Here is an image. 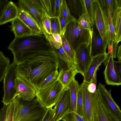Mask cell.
I'll list each match as a JSON object with an SVG mask.
<instances>
[{
  "mask_svg": "<svg viewBox=\"0 0 121 121\" xmlns=\"http://www.w3.org/2000/svg\"><path fill=\"white\" fill-rule=\"evenodd\" d=\"M13 62L17 65V77L30 83L36 91L48 77L58 71L59 60L49 43L28 50L19 55Z\"/></svg>",
  "mask_w": 121,
  "mask_h": 121,
  "instance_id": "6da1fadb",
  "label": "cell"
},
{
  "mask_svg": "<svg viewBox=\"0 0 121 121\" xmlns=\"http://www.w3.org/2000/svg\"><path fill=\"white\" fill-rule=\"evenodd\" d=\"M49 41L43 34L15 37L8 47L15 58L21 53L38 46L48 44Z\"/></svg>",
  "mask_w": 121,
  "mask_h": 121,
  "instance_id": "7a4b0ae2",
  "label": "cell"
},
{
  "mask_svg": "<svg viewBox=\"0 0 121 121\" xmlns=\"http://www.w3.org/2000/svg\"><path fill=\"white\" fill-rule=\"evenodd\" d=\"M64 35L74 51L81 44L90 43V30L82 27L77 19L67 25Z\"/></svg>",
  "mask_w": 121,
  "mask_h": 121,
  "instance_id": "3957f363",
  "label": "cell"
},
{
  "mask_svg": "<svg viewBox=\"0 0 121 121\" xmlns=\"http://www.w3.org/2000/svg\"><path fill=\"white\" fill-rule=\"evenodd\" d=\"M17 96L13 121H23L35 113L47 109L36 97L29 101Z\"/></svg>",
  "mask_w": 121,
  "mask_h": 121,
  "instance_id": "277c9868",
  "label": "cell"
},
{
  "mask_svg": "<svg viewBox=\"0 0 121 121\" xmlns=\"http://www.w3.org/2000/svg\"><path fill=\"white\" fill-rule=\"evenodd\" d=\"M64 89L57 80L50 86L37 91L36 97L47 109L53 107L59 99Z\"/></svg>",
  "mask_w": 121,
  "mask_h": 121,
  "instance_id": "5b68a950",
  "label": "cell"
},
{
  "mask_svg": "<svg viewBox=\"0 0 121 121\" xmlns=\"http://www.w3.org/2000/svg\"><path fill=\"white\" fill-rule=\"evenodd\" d=\"M17 66L13 62L10 64L3 79L4 94L2 102L4 105H8L16 97Z\"/></svg>",
  "mask_w": 121,
  "mask_h": 121,
  "instance_id": "8992f818",
  "label": "cell"
},
{
  "mask_svg": "<svg viewBox=\"0 0 121 121\" xmlns=\"http://www.w3.org/2000/svg\"><path fill=\"white\" fill-rule=\"evenodd\" d=\"M94 104L93 121H121V118L111 110L101 98L97 90L94 93Z\"/></svg>",
  "mask_w": 121,
  "mask_h": 121,
  "instance_id": "52a82bcc",
  "label": "cell"
},
{
  "mask_svg": "<svg viewBox=\"0 0 121 121\" xmlns=\"http://www.w3.org/2000/svg\"><path fill=\"white\" fill-rule=\"evenodd\" d=\"M90 43H84L78 46L75 51V66L78 73L83 76L92 58L90 53Z\"/></svg>",
  "mask_w": 121,
  "mask_h": 121,
  "instance_id": "ba28073f",
  "label": "cell"
},
{
  "mask_svg": "<svg viewBox=\"0 0 121 121\" xmlns=\"http://www.w3.org/2000/svg\"><path fill=\"white\" fill-rule=\"evenodd\" d=\"M54 121H60L71 111L70 94L68 87L64 88L55 105Z\"/></svg>",
  "mask_w": 121,
  "mask_h": 121,
  "instance_id": "9c48e42d",
  "label": "cell"
},
{
  "mask_svg": "<svg viewBox=\"0 0 121 121\" xmlns=\"http://www.w3.org/2000/svg\"><path fill=\"white\" fill-rule=\"evenodd\" d=\"M94 24L90 30V53L92 58L106 52L108 46L107 41L102 38Z\"/></svg>",
  "mask_w": 121,
  "mask_h": 121,
  "instance_id": "30bf717a",
  "label": "cell"
},
{
  "mask_svg": "<svg viewBox=\"0 0 121 121\" xmlns=\"http://www.w3.org/2000/svg\"><path fill=\"white\" fill-rule=\"evenodd\" d=\"M19 9L28 13L36 22L48 39V36L44 30L42 22L43 11L35 5L30 0H19L17 3Z\"/></svg>",
  "mask_w": 121,
  "mask_h": 121,
  "instance_id": "8fae6325",
  "label": "cell"
},
{
  "mask_svg": "<svg viewBox=\"0 0 121 121\" xmlns=\"http://www.w3.org/2000/svg\"><path fill=\"white\" fill-rule=\"evenodd\" d=\"M94 2L95 24L101 37L107 40V16L105 9L99 0H94Z\"/></svg>",
  "mask_w": 121,
  "mask_h": 121,
  "instance_id": "7c38bea8",
  "label": "cell"
},
{
  "mask_svg": "<svg viewBox=\"0 0 121 121\" xmlns=\"http://www.w3.org/2000/svg\"><path fill=\"white\" fill-rule=\"evenodd\" d=\"M83 93V115L85 121H93L94 112V93L90 92L87 89L88 84L83 82L81 84Z\"/></svg>",
  "mask_w": 121,
  "mask_h": 121,
  "instance_id": "4fadbf2b",
  "label": "cell"
},
{
  "mask_svg": "<svg viewBox=\"0 0 121 121\" xmlns=\"http://www.w3.org/2000/svg\"><path fill=\"white\" fill-rule=\"evenodd\" d=\"M16 96L18 95L23 99L29 101L36 97V90L29 82L22 78L17 77L15 82Z\"/></svg>",
  "mask_w": 121,
  "mask_h": 121,
  "instance_id": "5bb4252c",
  "label": "cell"
},
{
  "mask_svg": "<svg viewBox=\"0 0 121 121\" xmlns=\"http://www.w3.org/2000/svg\"><path fill=\"white\" fill-rule=\"evenodd\" d=\"M108 53L105 52L92 58L91 61L83 77V82L88 84L92 82L96 83V73L102 63L106 60Z\"/></svg>",
  "mask_w": 121,
  "mask_h": 121,
  "instance_id": "9a60e30c",
  "label": "cell"
},
{
  "mask_svg": "<svg viewBox=\"0 0 121 121\" xmlns=\"http://www.w3.org/2000/svg\"><path fill=\"white\" fill-rule=\"evenodd\" d=\"M106 60L104 62L105 66L104 74L105 82L107 85L119 86L121 84V78L117 74L114 65L112 56L108 53Z\"/></svg>",
  "mask_w": 121,
  "mask_h": 121,
  "instance_id": "2e32d148",
  "label": "cell"
},
{
  "mask_svg": "<svg viewBox=\"0 0 121 121\" xmlns=\"http://www.w3.org/2000/svg\"><path fill=\"white\" fill-rule=\"evenodd\" d=\"M100 97L109 108L120 118H121V111L119 107L113 99L111 94V90L108 91L105 85L99 83L97 89Z\"/></svg>",
  "mask_w": 121,
  "mask_h": 121,
  "instance_id": "e0dca14e",
  "label": "cell"
},
{
  "mask_svg": "<svg viewBox=\"0 0 121 121\" xmlns=\"http://www.w3.org/2000/svg\"><path fill=\"white\" fill-rule=\"evenodd\" d=\"M11 30L15 37L19 38L35 35L32 31L19 18L17 17L11 21Z\"/></svg>",
  "mask_w": 121,
  "mask_h": 121,
  "instance_id": "ac0fdd59",
  "label": "cell"
},
{
  "mask_svg": "<svg viewBox=\"0 0 121 121\" xmlns=\"http://www.w3.org/2000/svg\"><path fill=\"white\" fill-rule=\"evenodd\" d=\"M78 73L75 65L66 70H60L57 77L58 80L62 84L64 89L68 87Z\"/></svg>",
  "mask_w": 121,
  "mask_h": 121,
  "instance_id": "d6986e66",
  "label": "cell"
},
{
  "mask_svg": "<svg viewBox=\"0 0 121 121\" xmlns=\"http://www.w3.org/2000/svg\"><path fill=\"white\" fill-rule=\"evenodd\" d=\"M18 17L32 31L34 34H43L38 24L27 12L18 9Z\"/></svg>",
  "mask_w": 121,
  "mask_h": 121,
  "instance_id": "ffe728a7",
  "label": "cell"
},
{
  "mask_svg": "<svg viewBox=\"0 0 121 121\" xmlns=\"http://www.w3.org/2000/svg\"><path fill=\"white\" fill-rule=\"evenodd\" d=\"M18 9L13 2L9 1L0 21V25L4 24L18 17Z\"/></svg>",
  "mask_w": 121,
  "mask_h": 121,
  "instance_id": "44dd1931",
  "label": "cell"
},
{
  "mask_svg": "<svg viewBox=\"0 0 121 121\" xmlns=\"http://www.w3.org/2000/svg\"><path fill=\"white\" fill-rule=\"evenodd\" d=\"M121 7H118L114 13L112 20L115 36V42L118 44L121 41Z\"/></svg>",
  "mask_w": 121,
  "mask_h": 121,
  "instance_id": "7402d4cb",
  "label": "cell"
},
{
  "mask_svg": "<svg viewBox=\"0 0 121 121\" xmlns=\"http://www.w3.org/2000/svg\"><path fill=\"white\" fill-rule=\"evenodd\" d=\"M69 91L71 106V111L76 112L77 93L79 85L75 78L68 87Z\"/></svg>",
  "mask_w": 121,
  "mask_h": 121,
  "instance_id": "603a6c76",
  "label": "cell"
},
{
  "mask_svg": "<svg viewBox=\"0 0 121 121\" xmlns=\"http://www.w3.org/2000/svg\"><path fill=\"white\" fill-rule=\"evenodd\" d=\"M67 1L72 11L79 17L85 13L83 0H70Z\"/></svg>",
  "mask_w": 121,
  "mask_h": 121,
  "instance_id": "cb8c5ba5",
  "label": "cell"
},
{
  "mask_svg": "<svg viewBox=\"0 0 121 121\" xmlns=\"http://www.w3.org/2000/svg\"><path fill=\"white\" fill-rule=\"evenodd\" d=\"M99 1L105 9L107 16L109 13L113 18L115 11L119 7H121L117 0H100Z\"/></svg>",
  "mask_w": 121,
  "mask_h": 121,
  "instance_id": "d4e9b609",
  "label": "cell"
},
{
  "mask_svg": "<svg viewBox=\"0 0 121 121\" xmlns=\"http://www.w3.org/2000/svg\"><path fill=\"white\" fill-rule=\"evenodd\" d=\"M107 16V26L106 35L107 44L108 46L112 42H115V36L112 17L109 13L108 14Z\"/></svg>",
  "mask_w": 121,
  "mask_h": 121,
  "instance_id": "484cf974",
  "label": "cell"
},
{
  "mask_svg": "<svg viewBox=\"0 0 121 121\" xmlns=\"http://www.w3.org/2000/svg\"><path fill=\"white\" fill-rule=\"evenodd\" d=\"M85 13L90 23L93 25L94 24L95 7L94 0H83Z\"/></svg>",
  "mask_w": 121,
  "mask_h": 121,
  "instance_id": "4316f807",
  "label": "cell"
},
{
  "mask_svg": "<svg viewBox=\"0 0 121 121\" xmlns=\"http://www.w3.org/2000/svg\"><path fill=\"white\" fill-rule=\"evenodd\" d=\"M54 49L56 52L59 60L62 61L66 65L68 69L74 65L72 61L64 51L62 46L58 49Z\"/></svg>",
  "mask_w": 121,
  "mask_h": 121,
  "instance_id": "83f0119b",
  "label": "cell"
},
{
  "mask_svg": "<svg viewBox=\"0 0 121 121\" xmlns=\"http://www.w3.org/2000/svg\"><path fill=\"white\" fill-rule=\"evenodd\" d=\"M10 63L9 59L0 51V82L3 79Z\"/></svg>",
  "mask_w": 121,
  "mask_h": 121,
  "instance_id": "f1b7e54d",
  "label": "cell"
},
{
  "mask_svg": "<svg viewBox=\"0 0 121 121\" xmlns=\"http://www.w3.org/2000/svg\"><path fill=\"white\" fill-rule=\"evenodd\" d=\"M62 39V46L64 51L70 58L75 65V52L73 49L64 35H60Z\"/></svg>",
  "mask_w": 121,
  "mask_h": 121,
  "instance_id": "f546056e",
  "label": "cell"
},
{
  "mask_svg": "<svg viewBox=\"0 0 121 121\" xmlns=\"http://www.w3.org/2000/svg\"><path fill=\"white\" fill-rule=\"evenodd\" d=\"M60 15L65 19L67 24L69 22L77 19L71 14L66 1L65 0H62Z\"/></svg>",
  "mask_w": 121,
  "mask_h": 121,
  "instance_id": "4dcf8cb0",
  "label": "cell"
},
{
  "mask_svg": "<svg viewBox=\"0 0 121 121\" xmlns=\"http://www.w3.org/2000/svg\"><path fill=\"white\" fill-rule=\"evenodd\" d=\"M51 34H55L61 35V27L58 17H50Z\"/></svg>",
  "mask_w": 121,
  "mask_h": 121,
  "instance_id": "1f68e13d",
  "label": "cell"
},
{
  "mask_svg": "<svg viewBox=\"0 0 121 121\" xmlns=\"http://www.w3.org/2000/svg\"><path fill=\"white\" fill-rule=\"evenodd\" d=\"M17 100V96L7 105L5 121H13L14 116Z\"/></svg>",
  "mask_w": 121,
  "mask_h": 121,
  "instance_id": "d6a6232c",
  "label": "cell"
},
{
  "mask_svg": "<svg viewBox=\"0 0 121 121\" xmlns=\"http://www.w3.org/2000/svg\"><path fill=\"white\" fill-rule=\"evenodd\" d=\"M76 112L82 117L83 115V93L82 85L79 87L77 93Z\"/></svg>",
  "mask_w": 121,
  "mask_h": 121,
  "instance_id": "836d02e7",
  "label": "cell"
},
{
  "mask_svg": "<svg viewBox=\"0 0 121 121\" xmlns=\"http://www.w3.org/2000/svg\"><path fill=\"white\" fill-rule=\"evenodd\" d=\"M58 74L57 71L47 77L41 84L38 90L48 86L54 83L58 80Z\"/></svg>",
  "mask_w": 121,
  "mask_h": 121,
  "instance_id": "e575fe53",
  "label": "cell"
},
{
  "mask_svg": "<svg viewBox=\"0 0 121 121\" xmlns=\"http://www.w3.org/2000/svg\"><path fill=\"white\" fill-rule=\"evenodd\" d=\"M43 15L42 19L43 27L48 36L51 35V32L50 17L47 13L44 11L42 12Z\"/></svg>",
  "mask_w": 121,
  "mask_h": 121,
  "instance_id": "d590c367",
  "label": "cell"
},
{
  "mask_svg": "<svg viewBox=\"0 0 121 121\" xmlns=\"http://www.w3.org/2000/svg\"><path fill=\"white\" fill-rule=\"evenodd\" d=\"M77 22L78 24L84 29L90 30L93 26L90 23L85 13L80 17Z\"/></svg>",
  "mask_w": 121,
  "mask_h": 121,
  "instance_id": "8d00e7d4",
  "label": "cell"
},
{
  "mask_svg": "<svg viewBox=\"0 0 121 121\" xmlns=\"http://www.w3.org/2000/svg\"><path fill=\"white\" fill-rule=\"evenodd\" d=\"M62 120V121H85L83 118L76 112L71 111Z\"/></svg>",
  "mask_w": 121,
  "mask_h": 121,
  "instance_id": "74e56055",
  "label": "cell"
},
{
  "mask_svg": "<svg viewBox=\"0 0 121 121\" xmlns=\"http://www.w3.org/2000/svg\"><path fill=\"white\" fill-rule=\"evenodd\" d=\"M55 108L52 107L47 109L42 121H54Z\"/></svg>",
  "mask_w": 121,
  "mask_h": 121,
  "instance_id": "f35d334b",
  "label": "cell"
},
{
  "mask_svg": "<svg viewBox=\"0 0 121 121\" xmlns=\"http://www.w3.org/2000/svg\"><path fill=\"white\" fill-rule=\"evenodd\" d=\"M47 110L37 112L23 121H42Z\"/></svg>",
  "mask_w": 121,
  "mask_h": 121,
  "instance_id": "ab89813d",
  "label": "cell"
},
{
  "mask_svg": "<svg viewBox=\"0 0 121 121\" xmlns=\"http://www.w3.org/2000/svg\"><path fill=\"white\" fill-rule=\"evenodd\" d=\"M118 45L115 42H113L108 46V53L111 55L113 58L116 57L117 52L118 48Z\"/></svg>",
  "mask_w": 121,
  "mask_h": 121,
  "instance_id": "60d3db41",
  "label": "cell"
},
{
  "mask_svg": "<svg viewBox=\"0 0 121 121\" xmlns=\"http://www.w3.org/2000/svg\"><path fill=\"white\" fill-rule=\"evenodd\" d=\"M62 0H56L54 17H58L60 15Z\"/></svg>",
  "mask_w": 121,
  "mask_h": 121,
  "instance_id": "b9f144b4",
  "label": "cell"
},
{
  "mask_svg": "<svg viewBox=\"0 0 121 121\" xmlns=\"http://www.w3.org/2000/svg\"><path fill=\"white\" fill-rule=\"evenodd\" d=\"M48 40L51 45L55 49H59L62 45V44L54 39L52 34L48 36Z\"/></svg>",
  "mask_w": 121,
  "mask_h": 121,
  "instance_id": "7bdbcfd3",
  "label": "cell"
},
{
  "mask_svg": "<svg viewBox=\"0 0 121 121\" xmlns=\"http://www.w3.org/2000/svg\"><path fill=\"white\" fill-rule=\"evenodd\" d=\"M60 23L61 35H64L67 25L66 21L61 15L58 17Z\"/></svg>",
  "mask_w": 121,
  "mask_h": 121,
  "instance_id": "ee69618b",
  "label": "cell"
},
{
  "mask_svg": "<svg viewBox=\"0 0 121 121\" xmlns=\"http://www.w3.org/2000/svg\"><path fill=\"white\" fill-rule=\"evenodd\" d=\"M9 2L7 0H0V21Z\"/></svg>",
  "mask_w": 121,
  "mask_h": 121,
  "instance_id": "f6af8a7d",
  "label": "cell"
},
{
  "mask_svg": "<svg viewBox=\"0 0 121 121\" xmlns=\"http://www.w3.org/2000/svg\"><path fill=\"white\" fill-rule=\"evenodd\" d=\"M114 67L115 71L118 75L121 78V61L114 60Z\"/></svg>",
  "mask_w": 121,
  "mask_h": 121,
  "instance_id": "bcb514c9",
  "label": "cell"
},
{
  "mask_svg": "<svg viewBox=\"0 0 121 121\" xmlns=\"http://www.w3.org/2000/svg\"><path fill=\"white\" fill-rule=\"evenodd\" d=\"M7 106L4 105L0 110V121H5Z\"/></svg>",
  "mask_w": 121,
  "mask_h": 121,
  "instance_id": "7dc6e473",
  "label": "cell"
},
{
  "mask_svg": "<svg viewBox=\"0 0 121 121\" xmlns=\"http://www.w3.org/2000/svg\"><path fill=\"white\" fill-rule=\"evenodd\" d=\"M30 0L32 3L36 6L41 9L42 10L46 12V9L42 0Z\"/></svg>",
  "mask_w": 121,
  "mask_h": 121,
  "instance_id": "c3c4849f",
  "label": "cell"
},
{
  "mask_svg": "<svg viewBox=\"0 0 121 121\" xmlns=\"http://www.w3.org/2000/svg\"><path fill=\"white\" fill-rule=\"evenodd\" d=\"M96 83L92 82L88 84L87 89L88 91L90 93H94L96 90Z\"/></svg>",
  "mask_w": 121,
  "mask_h": 121,
  "instance_id": "681fc988",
  "label": "cell"
},
{
  "mask_svg": "<svg viewBox=\"0 0 121 121\" xmlns=\"http://www.w3.org/2000/svg\"><path fill=\"white\" fill-rule=\"evenodd\" d=\"M42 0L43 3L47 14L50 16V0Z\"/></svg>",
  "mask_w": 121,
  "mask_h": 121,
  "instance_id": "f907efd6",
  "label": "cell"
},
{
  "mask_svg": "<svg viewBox=\"0 0 121 121\" xmlns=\"http://www.w3.org/2000/svg\"><path fill=\"white\" fill-rule=\"evenodd\" d=\"M50 16L51 17H54L56 0H50Z\"/></svg>",
  "mask_w": 121,
  "mask_h": 121,
  "instance_id": "816d5d0a",
  "label": "cell"
},
{
  "mask_svg": "<svg viewBox=\"0 0 121 121\" xmlns=\"http://www.w3.org/2000/svg\"><path fill=\"white\" fill-rule=\"evenodd\" d=\"M52 35L56 41L62 44L61 38L60 35L56 34H53Z\"/></svg>",
  "mask_w": 121,
  "mask_h": 121,
  "instance_id": "f5cc1de1",
  "label": "cell"
},
{
  "mask_svg": "<svg viewBox=\"0 0 121 121\" xmlns=\"http://www.w3.org/2000/svg\"><path fill=\"white\" fill-rule=\"evenodd\" d=\"M116 56L118 60L121 61V45L120 44L118 47Z\"/></svg>",
  "mask_w": 121,
  "mask_h": 121,
  "instance_id": "db71d44e",
  "label": "cell"
}]
</instances>
